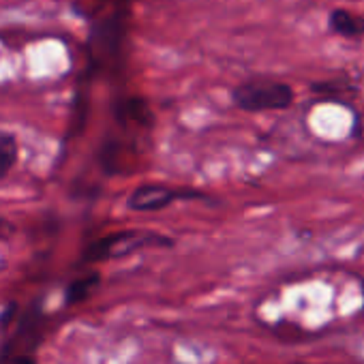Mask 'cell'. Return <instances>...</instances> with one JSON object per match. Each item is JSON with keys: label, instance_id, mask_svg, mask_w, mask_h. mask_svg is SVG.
I'll return each instance as SVG.
<instances>
[{"label": "cell", "instance_id": "cell-6", "mask_svg": "<svg viewBox=\"0 0 364 364\" xmlns=\"http://www.w3.org/2000/svg\"><path fill=\"white\" fill-rule=\"evenodd\" d=\"M20 146L11 131L0 129V180H5L18 163Z\"/></svg>", "mask_w": 364, "mask_h": 364}, {"label": "cell", "instance_id": "cell-1", "mask_svg": "<svg viewBox=\"0 0 364 364\" xmlns=\"http://www.w3.org/2000/svg\"><path fill=\"white\" fill-rule=\"evenodd\" d=\"M154 247H173V240L150 230H122L107 234L99 240H95L86 251L84 259L86 262H107V259H118L133 255L141 249H154Z\"/></svg>", "mask_w": 364, "mask_h": 364}, {"label": "cell", "instance_id": "cell-7", "mask_svg": "<svg viewBox=\"0 0 364 364\" xmlns=\"http://www.w3.org/2000/svg\"><path fill=\"white\" fill-rule=\"evenodd\" d=\"M14 234V225L5 219H0V240H5Z\"/></svg>", "mask_w": 364, "mask_h": 364}, {"label": "cell", "instance_id": "cell-2", "mask_svg": "<svg viewBox=\"0 0 364 364\" xmlns=\"http://www.w3.org/2000/svg\"><path fill=\"white\" fill-rule=\"evenodd\" d=\"M232 101L242 112H277L287 109L294 103V90L285 82L277 80H249L232 90Z\"/></svg>", "mask_w": 364, "mask_h": 364}, {"label": "cell", "instance_id": "cell-4", "mask_svg": "<svg viewBox=\"0 0 364 364\" xmlns=\"http://www.w3.org/2000/svg\"><path fill=\"white\" fill-rule=\"evenodd\" d=\"M328 28L336 37L360 41L364 39V16H358L349 9H332L328 16Z\"/></svg>", "mask_w": 364, "mask_h": 364}, {"label": "cell", "instance_id": "cell-8", "mask_svg": "<svg viewBox=\"0 0 364 364\" xmlns=\"http://www.w3.org/2000/svg\"><path fill=\"white\" fill-rule=\"evenodd\" d=\"M11 364H37V360L31 353H20V355L11 358Z\"/></svg>", "mask_w": 364, "mask_h": 364}, {"label": "cell", "instance_id": "cell-3", "mask_svg": "<svg viewBox=\"0 0 364 364\" xmlns=\"http://www.w3.org/2000/svg\"><path fill=\"white\" fill-rule=\"evenodd\" d=\"M202 193L180 191L165 185H139L127 198V208L133 213H159L178 200H202Z\"/></svg>", "mask_w": 364, "mask_h": 364}, {"label": "cell", "instance_id": "cell-5", "mask_svg": "<svg viewBox=\"0 0 364 364\" xmlns=\"http://www.w3.org/2000/svg\"><path fill=\"white\" fill-rule=\"evenodd\" d=\"M99 283H101V274H99V272H90V274H86V277L75 279V281L67 287V291H65V302H67L69 306H73V304H80V302L88 300V298L95 294V289L99 287Z\"/></svg>", "mask_w": 364, "mask_h": 364}]
</instances>
